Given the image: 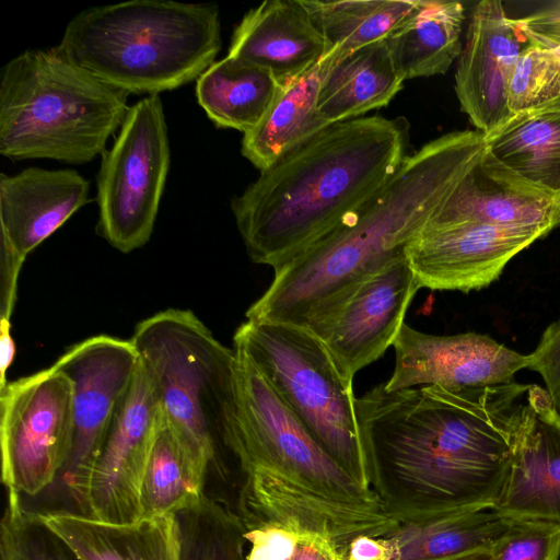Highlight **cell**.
<instances>
[{
	"label": "cell",
	"mask_w": 560,
	"mask_h": 560,
	"mask_svg": "<svg viewBox=\"0 0 560 560\" xmlns=\"http://www.w3.org/2000/svg\"><path fill=\"white\" fill-rule=\"evenodd\" d=\"M530 384L436 385L355 400L372 489L401 524L492 509L504 486Z\"/></svg>",
	"instance_id": "6da1fadb"
},
{
	"label": "cell",
	"mask_w": 560,
	"mask_h": 560,
	"mask_svg": "<svg viewBox=\"0 0 560 560\" xmlns=\"http://www.w3.org/2000/svg\"><path fill=\"white\" fill-rule=\"evenodd\" d=\"M234 349V348H233ZM230 455L242 481L235 513L246 530L276 527L338 548L388 537L400 524L317 443L254 364L235 350Z\"/></svg>",
	"instance_id": "7a4b0ae2"
},
{
	"label": "cell",
	"mask_w": 560,
	"mask_h": 560,
	"mask_svg": "<svg viewBox=\"0 0 560 560\" xmlns=\"http://www.w3.org/2000/svg\"><path fill=\"white\" fill-rule=\"evenodd\" d=\"M402 118L329 124L272 164L232 200L250 259L273 269L335 229L373 197L407 156Z\"/></svg>",
	"instance_id": "3957f363"
},
{
	"label": "cell",
	"mask_w": 560,
	"mask_h": 560,
	"mask_svg": "<svg viewBox=\"0 0 560 560\" xmlns=\"http://www.w3.org/2000/svg\"><path fill=\"white\" fill-rule=\"evenodd\" d=\"M486 150L479 131H453L407 155L353 214L273 269L248 320L300 326L316 307L405 258L412 241Z\"/></svg>",
	"instance_id": "277c9868"
},
{
	"label": "cell",
	"mask_w": 560,
	"mask_h": 560,
	"mask_svg": "<svg viewBox=\"0 0 560 560\" xmlns=\"http://www.w3.org/2000/svg\"><path fill=\"white\" fill-rule=\"evenodd\" d=\"M57 47L112 86L158 95L197 80L214 62L219 9L168 0L88 8L70 20Z\"/></svg>",
	"instance_id": "5b68a950"
},
{
	"label": "cell",
	"mask_w": 560,
	"mask_h": 560,
	"mask_svg": "<svg viewBox=\"0 0 560 560\" xmlns=\"http://www.w3.org/2000/svg\"><path fill=\"white\" fill-rule=\"evenodd\" d=\"M128 95L57 46L25 50L1 70L0 153L16 161L90 162L120 129Z\"/></svg>",
	"instance_id": "8992f818"
},
{
	"label": "cell",
	"mask_w": 560,
	"mask_h": 560,
	"mask_svg": "<svg viewBox=\"0 0 560 560\" xmlns=\"http://www.w3.org/2000/svg\"><path fill=\"white\" fill-rule=\"evenodd\" d=\"M130 342L167 422L209 466L221 468L234 432V349L190 311L173 308L140 322Z\"/></svg>",
	"instance_id": "52a82bcc"
},
{
	"label": "cell",
	"mask_w": 560,
	"mask_h": 560,
	"mask_svg": "<svg viewBox=\"0 0 560 560\" xmlns=\"http://www.w3.org/2000/svg\"><path fill=\"white\" fill-rule=\"evenodd\" d=\"M233 343L323 450L358 483L372 489L353 380L343 375L320 340L302 326L247 319Z\"/></svg>",
	"instance_id": "ba28073f"
},
{
	"label": "cell",
	"mask_w": 560,
	"mask_h": 560,
	"mask_svg": "<svg viewBox=\"0 0 560 560\" xmlns=\"http://www.w3.org/2000/svg\"><path fill=\"white\" fill-rule=\"evenodd\" d=\"M96 176L100 234L129 253L151 237L170 168L163 104L149 95L129 107Z\"/></svg>",
	"instance_id": "9c48e42d"
},
{
	"label": "cell",
	"mask_w": 560,
	"mask_h": 560,
	"mask_svg": "<svg viewBox=\"0 0 560 560\" xmlns=\"http://www.w3.org/2000/svg\"><path fill=\"white\" fill-rule=\"evenodd\" d=\"M73 433V387L54 365L0 390L1 476L9 501L60 477Z\"/></svg>",
	"instance_id": "30bf717a"
},
{
	"label": "cell",
	"mask_w": 560,
	"mask_h": 560,
	"mask_svg": "<svg viewBox=\"0 0 560 560\" xmlns=\"http://www.w3.org/2000/svg\"><path fill=\"white\" fill-rule=\"evenodd\" d=\"M420 289L405 257L319 305L300 326L317 337L343 375L353 380L393 346Z\"/></svg>",
	"instance_id": "8fae6325"
},
{
	"label": "cell",
	"mask_w": 560,
	"mask_h": 560,
	"mask_svg": "<svg viewBox=\"0 0 560 560\" xmlns=\"http://www.w3.org/2000/svg\"><path fill=\"white\" fill-rule=\"evenodd\" d=\"M160 416L152 380L139 363L102 450L73 498L81 513L112 523L141 518V487Z\"/></svg>",
	"instance_id": "7c38bea8"
},
{
	"label": "cell",
	"mask_w": 560,
	"mask_h": 560,
	"mask_svg": "<svg viewBox=\"0 0 560 560\" xmlns=\"http://www.w3.org/2000/svg\"><path fill=\"white\" fill-rule=\"evenodd\" d=\"M139 363L130 340L100 335L73 346L54 364L73 387L72 444L60 475L72 498L102 450Z\"/></svg>",
	"instance_id": "4fadbf2b"
},
{
	"label": "cell",
	"mask_w": 560,
	"mask_h": 560,
	"mask_svg": "<svg viewBox=\"0 0 560 560\" xmlns=\"http://www.w3.org/2000/svg\"><path fill=\"white\" fill-rule=\"evenodd\" d=\"M90 184L71 168L28 167L0 175V317L10 319L27 255L89 201Z\"/></svg>",
	"instance_id": "5bb4252c"
},
{
	"label": "cell",
	"mask_w": 560,
	"mask_h": 560,
	"mask_svg": "<svg viewBox=\"0 0 560 560\" xmlns=\"http://www.w3.org/2000/svg\"><path fill=\"white\" fill-rule=\"evenodd\" d=\"M549 232L474 222L424 226L406 257L420 288L467 293L491 284L512 258Z\"/></svg>",
	"instance_id": "9a60e30c"
},
{
	"label": "cell",
	"mask_w": 560,
	"mask_h": 560,
	"mask_svg": "<svg viewBox=\"0 0 560 560\" xmlns=\"http://www.w3.org/2000/svg\"><path fill=\"white\" fill-rule=\"evenodd\" d=\"M395 366L384 383L388 390L436 385L459 390L512 382L528 368V354L516 352L487 335L439 336L404 324L393 343Z\"/></svg>",
	"instance_id": "2e32d148"
},
{
	"label": "cell",
	"mask_w": 560,
	"mask_h": 560,
	"mask_svg": "<svg viewBox=\"0 0 560 560\" xmlns=\"http://www.w3.org/2000/svg\"><path fill=\"white\" fill-rule=\"evenodd\" d=\"M523 44L501 1L475 5L455 72V92L462 112L483 135L511 116L506 92Z\"/></svg>",
	"instance_id": "e0dca14e"
},
{
	"label": "cell",
	"mask_w": 560,
	"mask_h": 560,
	"mask_svg": "<svg viewBox=\"0 0 560 560\" xmlns=\"http://www.w3.org/2000/svg\"><path fill=\"white\" fill-rule=\"evenodd\" d=\"M492 509L511 520L560 524V412L539 385L530 384L512 462Z\"/></svg>",
	"instance_id": "ac0fdd59"
},
{
	"label": "cell",
	"mask_w": 560,
	"mask_h": 560,
	"mask_svg": "<svg viewBox=\"0 0 560 560\" xmlns=\"http://www.w3.org/2000/svg\"><path fill=\"white\" fill-rule=\"evenodd\" d=\"M466 222L551 231L560 224V198L527 184L485 150L425 226Z\"/></svg>",
	"instance_id": "d6986e66"
},
{
	"label": "cell",
	"mask_w": 560,
	"mask_h": 560,
	"mask_svg": "<svg viewBox=\"0 0 560 560\" xmlns=\"http://www.w3.org/2000/svg\"><path fill=\"white\" fill-rule=\"evenodd\" d=\"M326 49L302 0H268L243 16L228 55L269 71L283 86L317 66Z\"/></svg>",
	"instance_id": "ffe728a7"
},
{
	"label": "cell",
	"mask_w": 560,
	"mask_h": 560,
	"mask_svg": "<svg viewBox=\"0 0 560 560\" xmlns=\"http://www.w3.org/2000/svg\"><path fill=\"white\" fill-rule=\"evenodd\" d=\"M81 560H180L175 514L112 523L83 513H39Z\"/></svg>",
	"instance_id": "44dd1931"
},
{
	"label": "cell",
	"mask_w": 560,
	"mask_h": 560,
	"mask_svg": "<svg viewBox=\"0 0 560 560\" xmlns=\"http://www.w3.org/2000/svg\"><path fill=\"white\" fill-rule=\"evenodd\" d=\"M317 96V109L327 124L358 118L369 110L386 106L401 89L385 40L366 45L324 67Z\"/></svg>",
	"instance_id": "7402d4cb"
},
{
	"label": "cell",
	"mask_w": 560,
	"mask_h": 560,
	"mask_svg": "<svg viewBox=\"0 0 560 560\" xmlns=\"http://www.w3.org/2000/svg\"><path fill=\"white\" fill-rule=\"evenodd\" d=\"M483 136L487 152L505 168L560 198V101L513 114Z\"/></svg>",
	"instance_id": "603a6c76"
},
{
	"label": "cell",
	"mask_w": 560,
	"mask_h": 560,
	"mask_svg": "<svg viewBox=\"0 0 560 560\" xmlns=\"http://www.w3.org/2000/svg\"><path fill=\"white\" fill-rule=\"evenodd\" d=\"M464 20L460 2L417 0L384 39L402 79L445 73L462 54Z\"/></svg>",
	"instance_id": "cb8c5ba5"
},
{
	"label": "cell",
	"mask_w": 560,
	"mask_h": 560,
	"mask_svg": "<svg viewBox=\"0 0 560 560\" xmlns=\"http://www.w3.org/2000/svg\"><path fill=\"white\" fill-rule=\"evenodd\" d=\"M280 88L269 71L228 55L198 77L196 97L217 127L245 133L262 119Z\"/></svg>",
	"instance_id": "d4e9b609"
},
{
	"label": "cell",
	"mask_w": 560,
	"mask_h": 560,
	"mask_svg": "<svg viewBox=\"0 0 560 560\" xmlns=\"http://www.w3.org/2000/svg\"><path fill=\"white\" fill-rule=\"evenodd\" d=\"M319 63L280 88L262 119L244 133L241 152L259 171L326 127L317 109Z\"/></svg>",
	"instance_id": "484cf974"
},
{
	"label": "cell",
	"mask_w": 560,
	"mask_h": 560,
	"mask_svg": "<svg viewBox=\"0 0 560 560\" xmlns=\"http://www.w3.org/2000/svg\"><path fill=\"white\" fill-rule=\"evenodd\" d=\"M209 464L183 439L162 413L144 474L141 518L175 514L203 494Z\"/></svg>",
	"instance_id": "4316f807"
},
{
	"label": "cell",
	"mask_w": 560,
	"mask_h": 560,
	"mask_svg": "<svg viewBox=\"0 0 560 560\" xmlns=\"http://www.w3.org/2000/svg\"><path fill=\"white\" fill-rule=\"evenodd\" d=\"M302 1L326 42L324 67L385 39L417 4V0Z\"/></svg>",
	"instance_id": "83f0119b"
},
{
	"label": "cell",
	"mask_w": 560,
	"mask_h": 560,
	"mask_svg": "<svg viewBox=\"0 0 560 560\" xmlns=\"http://www.w3.org/2000/svg\"><path fill=\"white\" fill-rule=\"evenodd\" d=\"M510 522L493 509H485L401 524L388 537L396 544L400 560H454L489 550Z\"/></svg>",
	"instance_id": "f1b7e54d"
},
{
	"label": "cell",
	"mask_w": 560,
	"mask_h": 560,
	"mask_svg": "<svg viewBox=\"0 0 560 560\" xmlns=\"http://www.w3.org/2000/svg\"><path fill=\"white\" fill-rule=\"evenodd\" d=\"M175 517L180 560H246V528L235 511L203 495Z\"/></svg>",
	"instance_id": "f546056e"
},
{
	"label": "cell",
	"mask_w": 560,
	"mask_h": 560,
	"mask_svg": "<svg viewBox=\"0 0 560 560\" xmlns=\"http://www.w3.org/2000/svg\"><path fill=\"white\" fill-rule=\"evenodd\" d=\"M0 560H81L42 520L21 501H8L1 521Z\"/></svg>",
	"instance_id": "4dcf8cb0"
},
{
	"label": "cell",
	"mask_w": 560,
	"mask_h": 560,
	"mask_svg": "<svg viewBox=\"0 0 560 560\" xmlns=\"http://www.w3.org/2000/svg\"><path fill=\"white\" fill-rule=\"evenodd\" d=\"M560 101V55L526 45L512 72L506 105L511 115Z\"/></svg>",
	"instance_id": "1f68e13d"
},
{
	"label": "cell",
	"mask_w": 560,
	"mask_h": 560,
	"mask_svg": "<svg viewBox=\"0 0 560 560\" xmlns=\"http://www.w3.org/2000/svg\"><path fill=\"white\" fill-rule=\"evenodd\" d=\"M489 552L491 560H559L560 524L511 520Z\"/></svg>",
	"instance_id": "d6a6232c"
},
{
	"label": "cell",
	"mask_w": 560,
	"mask_h": 560,
	"mask_svg": "<svg viewBox=\"0 0 560 560\" xmlns=\"http://www.w3.org/2000/svg\"><path fill=\"white\" fill-rule=\"evenodd\" d=\"M528 358V369L542 377L545 389L560 412V318L544 330L537 347Z\"/></svg>",
	"instance_id": "836d02e7"
},
{
	"label": "cell",
	"mask_w": 560,
	"mask_h": 560,
	"mask_svg": "<svg viewBox=\"0 0 560 560\" xmlns=\"http://www.w3.org/2000/svg\"><path fill=\"white\" fill-rule=\"evenodd\" d=\"M527 45L555 50L560 55V2L530 15L513 19Z\"/></svg>",
	"instance_id": "e575fe53"
},
{
	"label": "cell",
	"mask_w": 560,
	"mask_h": 560,
	"mask_svg": "<svg viewBox=\"0 0 560 560\" xmlns=\"http://www.w3.org/2000/svg\"><path fill=\"white\" fill-rule=\"evenodd\" d=\"M339 549L347 560H400L390 537L359 536Z\"/></svg>",
	"instance_id": "d590c367"
},
{
	"label": "cell",
	"mask_w": 560,
	"mask_h": 560,
	"mask_svg": "<svg viewBox=\"0 0 560 560\" xmlns=\"http://www.w3.org/2000/svg\"><path fill=\"white\" fill-rule=\"evenodd\" d=\"M290 560H338V547L319 536H299Z\"/></svg>",
	"instance_id": "8d00e7d4"
},
{
	"label": "cell",
	"mask_w": 560,
	"mask_h": 560,
	"mask_svg": "<svg viewBox=\"0 0 560 560\" xmlns=\"http://www.w3.org/2000/svg\"><path fill=\"white\" fill-rule=\"evenodd\" d=\"M15 357V343L11 335L10 320L0 319V390L7 384V372Z\"/></svg>",
	"instance_id": "74e56055"
},
{
	"label": "cell",
	"mask_w": 560,
	"mask_h": 560,
	"mask_svg": "<svg viewBox=\"0 0 560 560\" xmlns=\"http://www.w3.org/2000/svg\"><path fill=\"white\" fill-rule=\"evenodd\" d=\"M454 560H491V557L489 550H480L458 557Z\"/></svg>",
	"instance_id": "f35d334b"
},
{
	"label": "cell",
	"mask_w": 560,
	"mask_h": 560,
	"mask_svg": "<svg viewBox=\"0 0 560 560\" xmlns=\"http://www.w3.org/2000/svg\"><path fill=\"white\" fill-rule=\"evenodd\" d=\"M338 560H347L339 548H338Z\"/></svg>",
	"instance_id": "ab89813d"
}]
</instances>
